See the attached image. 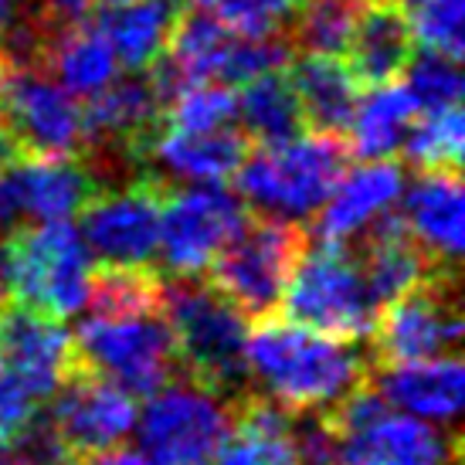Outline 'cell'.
I'll list each match as a JSON object with an SVG mask.
<instances>
[{
  "label": "cell",
  "instance_id": "obj_1",
  "mask_svg": "<svg viewBox=\"0 0 465 465\" xmlns=\"http://www.w3.org/2000/svg\"><path fill=\"white\" fill-rule=\"evenodd\" d=\"M248 371L262 394L289 411H326L367 381L371 353H361L357 340L316 333L272 312L248 333Z\"/></svg>",
  "mask_w": 465,
  "mask_h": 465
},
{
  "label": "cell",
  "instance_id": "obj_2",
  "mask_svg": "<svg viewBox=\"0 0 465 465\" xmlns=\"http://www.w3.org/2000/svg\"><path fill=\"white\" fill-rule=\"evenodd\" d=\"M163 316L181 374L224 401L248 394V320L201 275L163 279Z\"/></svg>",
  "mask_w": 465,
  "mask_h": 465
},
{
  "label": "cell",
  "instance_id": "obj_3",
  "mask_svg": "<svg viewBox=\"0 0 465 465\" xmlns=\"http://www.w3.org/2000/svg\"><path fill=\"white\" fill-rule=\"evenodd\" d=\"M350 167V146L343 136L330 133H299L275 146L248 150L234 170L238 194L255 214L282 221H306Z\"/></svg>",
  "mask_w": 465,
  "mask_h": 465
},
{
  "label": "cell",
  "instance_id": "obj_4",
  "mask_svg": "<svg viewBox=\"0 0 465 465\" xmlns=\"http://www.w3.org/2000/svg\"><path fill=\"white\" fill-rule=\"evenodd\" d=\"M4 299L52 320H68L89 302L92 255L75 224L41 221L0 242Z\"/></svg>",
  "mask_w": 465,
  "mask_h": 465
},
{
  "label": "cell",
  "instance_id": "obj_5",
  "mask_svg": "<svg viewBox=\"0 0 465 465\" xmlns=\"http://www.w3.org/2000/svg\"><path fill=\"white\" fill-rule=\"evenodd\" d=\"M310 245L302 221L248 214L221 255L207 265V282L232 302L245 320L272 316L282 302L289 275Z\"/></svg>",
  "mask_w": 465,
  "mask_h": 465
},
{
  "label": "cell",
  "instance_id": "obj_6",
  "mask_svg": "<svg viewBox=\"0 0 465 465\" xmlns=\"http://www.w3.org/2000/svg\"><path fill=\"white\" fill-rule=\"evenodd\" d=\"M285 320L336 340H367L377 306L347 242L306 245L282 292Z\"/></svg>",
  "mask_w": 465,
  "mask_h": 465
},
{
  "label": "cell",
  "instance_id": "obj_7",
  "mask_svg": "<svg viewBox=\"0 0 465 465\" xmlns=\"http://www.w3.org/2000/svg\"><path fill=\"white\" fill-rule=\"evenodd\" d=\"M82 367L109 377L133 398H150L153 391L181 374L170 323L160 310L99 316L92 312L72 336Z\"/></svg>",
  "mask_w": 465,
  "mask_h": 465
},
{
  "label": "cell",
  "instance_id": "obj_8",
  "mask_svg": "<svg viewBox=\"0 0 465 465\" xmlns=\"http://www.w3.org/2000/svg\"><path fill=\"white\" fill-rule=\"evenodd\" d=\"M455 275L459 272H435L377 312L374 330L367 336L374 367L459 353L465 323Z\"/></svg>",
  "mask_w": 465,
  "mask_h": 465
},
{
  "label": "cell",
  "instance_id": "obj_9",
  "mask_svg": "<svg viewBox=\"0 0 465 465\" xmlns=\"http://www.w3.org/2000/svg\"><path fill=\"white\" fill-rule=\"evenodd\" d=\"M232 428V401L191 377H173L150 394L140 414L143 452L153 465H207Z\"/></svg>",
  "mask_w": 465,
  "mask_h": 465
},
{
  "label": "cell",
  "instance_id": "obj_10",
  "mask_svg": "<svg viewBox=\"0 0 465 465\" xmlns=\"http://www.w3.org/2000/svg\"><path fill=\"white\" fill-rule=\"evenodd\" d=\"M170 183L143 170L133 183L119 191H99L82 207V242L99 265L143 269L153 265L160 248V211L167 201Z\"/></svg>",
  "mask_w": 465,
  "mask_h": 465
},
{
  "label": "cell",
  "instance_id": "obj_11",
  "mask_svg": "<svg viewBox=\"0 0 465 465\" xmlns=\"http://www.w3.org/2000/svg\"><path fill=\"white\" fill-rule=\"evenodd\" d=\"M242 197L218 183L167 191L160 211V248L170 275H201L248 221Z\"/></svg>",
  "mask_w": 465,
  "mask_h": 465
},
{
  "label": "cell",
  "instance_id": "obj_12",
  "mask_svg": "<svg viewBox=\"0 0 465 465\" xmlns=\"http://www.w3.org/2000/svg\"><path fill=\"white\" fill-rule=\"evenodd\" d=\"M0 119L11 126L25 156L85 153L82 109L48 72L11 65L0 78Z\"/></svg>",
  "mask_w": 465,
  "mask_h": 465
},
{
  "label": "cell",
  "instance_id": "obj_13",
  "mask_svg": "<svg viewBox=\"0 0 465 465\" xmlns=\"http://www.w3.org/2000/svg\"><path fill=\"white\" fill-rule=\"evenodd\" d=\"M48 418L58 439L65 441L68 455L82 465L92 455L109 452L126 441V435L136 428V398L109 377L75 363L52 394Z\"/></svg>",
  "mask_w": 465,
  "mask_h": 465
},
{
  "label": "cell",
  "instance_id": "obj_14",
  "mask_svg": "<svg viewBox=\"0 0 465 465\" xmlns=\"http://www.w3.org/2000/svg\"><path fill=\"white\" fill-rule=\"evenodd\" d=\"M75 363V343L62 320L25 310L11 299L0 302V371H7L41 404L52 401Z\"/></svg>",
  "mask_w": 465,
  "mask_h": 465
},
{
  "label": "cell",
  "instance_id": "obj_15",
  "mask_svg": "<svg viewBox=\"0 0 465 465\" xmlns=\"http://www.w3.org/2000/svg\"><path fill=\"white\" fill-rule=\"evenodd\" d=\"M336 465H459L462 445L455 431H439L414 414L384 408L361 425L333 435Z\"/></svg>",
  "mask_w": 465,
  "mask_h": 465
},
{
  "label": "cell",
  "instance_id": "obj_16",
  "mask_svg": "<svg viewBox=\"0 0 465 465\" xmlns=\"http://www.w3.org/2000/svg\"><path fill=\"white\" fill-rule=\"evenodd\" d=\"M401 221L435 265L459 269L465 248V204L459 170H418L401 204Z\"/></svg>",
  "mask_w": 465,
  "mask_h": 465
},
{
  "label": "cell",
  "instance_id": "obj_17",
  "mask_svg": "<svg viewBox=\"0 0 465 465\" xmlns=\"http://www.w3.org/2000/svg\"><path fill=\"white\" fill-rule=\"evenodd\" d=\"M347 68L357 85H388L414 58L411 11L401 0H361V11L350 35Z\"/></svg>",
  "mask_w": 465,
  "mask_h": 465
},
{
  "label": "cell",
  "instance_id": "obj_18",
  "mask_svg": "<svg viewBox=\"0 0 465 465\" xmlns=\"http://www.w3.org/2000/svg\"><path fill=\"white\" fill-rule=\"evenodd\" d=\"M207 465H299L296 411L262 391L232 401V428Z\"/></svg>",
  "mask_w": 465,
  "mask_h": 465
},
{
  "label": "cell",
  "instance_id": "obj_19",
  "mask_svg": "<svg viewBox=\"0 0 465 465\" xmlns=\"http://www.w3.org/2000/svg\"><path fill=\"white\" fill-rule=\"evenodd\" d=\"M371 384L388 404H398L421 421H455L465 398V371L459 353L411 363H371Z\"/></svg>",
  "mask_w": 465,
  "mask_h": 465
},
{
  "label": "cell",
  "instance_id": "obj_20",
  "mask_svg": "<svg viewBox=\"0 0 465 465\" xmlns=\"http://www.w3.org/2000/svg\"><path fill=\"white\" fill-rule=\"evenodd\" d=\"M21 218L68 221L103 191L78 156H25L7 170Z\"/></svg>",
  "mask_w": 465,
  "mask_h": 465
},
{
  "label": "cell",
  "instance_id": "obj_21",
  "mask_svg": "<svg viewBox=\"0 0 465 465\" xmlns=\"http://www.w3.org/2000/svg\"><path fill=\"white\" fill-rule=\"evenodd\" d=\"M401 191H404V173L394 160H367L363 167L347 170L333 194L326 197L316 221V238L320 242H350L353 234L371 228L381 214L394 211Z\"/></svg>",
  "mask_w": 465,
  "mask_h": 465
},
{
  "label": "cell",
  "instance_id": "obj_22",
  "mask_svg": "<svg viewBox=\"0 0 465 465\" xmlns=\"http://www.w3.org/2000/svg\"><path fill=\"white\" fill-rule=\"evenodd\" d=\"M289 82L299 99L302 119L312 133H330V136H343L353 123L357 103H361V85L347 62L340 54H310L299 52V58H289Z\"/></svg>",
  "mask_w": 465,
  "mask_h": 465
},
{
  "label": "cell",
  "instance_id": "obj_23",
  "mask_svg": "<svg viewBox=\"0 0 465 465\" xmlns=\"http://www.w3.org/2000/svg\"><path fill=\"white\" fill-rule=\"evenodd\" d=\"M252 143L238 126L214 133H177L160 126L153 143L146 146L143 160H153L156 177H183V181H204L221 183L234 177V170L242 167Z\"/></svg>",
  "mask_w": 465,
  "mask_h": 465
},
{
  "label": "cell",
  "instance_id": "obj_24",
  "mask_svg": "<svg viewBox=\"0 0 465 465\" xmlns=\"http://www.w3.org/2000/svg\"><path fill=\"white\" fill-rule=\"evenodd\" d=\"M183 7L187 0H130L116 7H99L92 14V25L109 41L119 65L146 72L167 52V41Z\"/></svg>",
  "mask_w": 465,
  "mask_h": 465
},
{
  "label": "cell",
  "instance_id": "obj_25",
  "mask_svg": "<svg viewBox=\"0 0 465 465\" xmlns=\"http://www.w3.org/2000/svg\"><path fill=\"white\" fill-rule=\"evenodd\" d=\"M35 68L48 72L68 95L92 99L95 92H103L116 78L119 62L109 48V41L99 35V27L85 17L82 25L58 31L52 45L41 52Z\"/></svg>",
  "mask_w": 465,
  "mask_h": 465
},
{
  "label": "cell",
  "instance_id": "obj_26",
  "mask_svg": "<svg viewBox=\"0 0 465 465\" xmlns=\"http://www.w3.org/2000/svg\"><path fill=\"white\" fill-rule=\"evenodd\" d=\"M234 126L252 146H275L306 130L292 82L282 68L242 85V95H234Z\"/></svg>",
  "mask_w": 465,
  "mask_h": 465
},
{
  "label": "cell",
  "instance_id": "obj_27",
  "mask_svg": "<svg viewBox=\"0 0 465 465\" xmlns=\"http://www.w3.org/2000/svg\"><path fill=\"white\" fill-rule=\"evenodd\" d=\"M418 119V105L404 85H377L367 99L357 103L353 123L347 130L350 156L361 160H388L401 150V143Z\"/></svg>",
  "mask_w": 465,
  "mask_h": 465
},
{
  "label": "cell",
  "instance_id": "obj_28",
  "mask_svg": "<svg viewBox=\"0 0 465 465\" xmlns=\"http://www.w3.org/2000/svg\"><path fill=\"white\" fill-rule=\"evenodd\" d=\"M361 0H299L285 38L296 52L343 54L353 35Z\"/></svg>",
  "mask_w": 465,
  "mask_h": 465
},
{
  "label": "cell",
  "instance_id": "obj_29",
  "mask_svg": "<svg viewBox=\"0 0 465 465\" xmlns=\"http://www.w3.org/2000/svg\"><path fill=\"white\" fill-rule=\"evenodd\" d=\"M462 143L465 123L462 109H441V113H425V119H414L401 153L411 160L414 170H459L462 167Z\"/></svg>",
  "mask_w": 465,
  "mask_h": 465
},
{
  "label": "cell",
  "instance_id": "obj_30",
  "mask_svg": "<svg viewBox=\"0 0 465 465\" xmlns=\"http://www.w3.org/2000/svg\"><path fill=\"white\" fill-rule=\"evenodd\" d=\"M163 126L177 133H214L234 126V92L207 82L177 92L163 109Z\"/></svg>",
  "mask_w": 465,
  "mask_h": 465
},
{
  "label": "cell",
  "instance_id": "obj_31",
  "mask_svg": "<svg viewBox=\"0 0 465 465\" xmlns=\"http://www.w3.org/2000/svg\"><path fill=\"white\" fill-rule=\"evenodd\" d=\"M191 7L211 14L218 25L242 38L285 35L299 0H187Z\"/></svg>",
  "mask_w": 465,
  "mask_h": 465
},
{
  "label": "cell",
  "instance_id": "obj_32",
  "mask_svg": "<svg viewBox=\"0 0 465 465\" xmlns=\"http://www.w3.org/2000/svg\"><path fill=\"white\" fill-rule=\"evenodd\" d=\"M408 95L414 99L418 113H441L452 109L462 99V72L459 62L439 52H421L408 62Z\"/></svg>",
  "mask_w": 465,
  "mask_h": 465
},
{
  "label": "cell",
  "instance_id": "obj_33",
  "mask_svg": "<svg viewBox=\"0 0 465 465\" xmlns=\"http://www.w3.org/2000/svg\"><path fill=\"white\" fill-rule=\"evenodd\" d=\"M411 31L428 52L449 54L459 62L465 52V0H418Z\"/></svg>",
  "mask_w": 465,
  "mask_h": 465
},
{
  "label": "cell",
  "instance_id": "obj_34",
  "mask_svg": "<svg viewBox=\"0 0 465 465\" xmlns=\"http://www.w3.org/2000/svg\"><path fill=\"white\" fill-rule=\"evenodd\" d=\"M21 4L54 35L72 25H82L92 14V0H21Z\"/></svg>",
  "mask_w": 465,
  "mask_h": 465
},
{
  "label": "cell",
  "instance_id": "obj_35",
  "mask_svg": "<svg viewBox=\"0 0 465 465\" xmlns=\"http://www.w3.org/2000/svg\"><path fill=\"white\" fill-rule=\"evenodd\" d=\"M82 465H153L146 452H133V449H109V452H99L85 459Z\"/></svg>",
  "mask_w": 465,
  "mask_h": 465
},
{
  "label": "cell",
  "instance_id": "obj_36",
  "mask_svg": "<svg viewBox=\"0 0 465 465\" xmlns=\"http://www.w3.org/2000/svg\"><path fill=\"white\" fill-rule=\"evenodd\" d=\"M21 160H25L21 143H17V136L11 133V126L0 119V173H4V170H11L14 163H21Z\"/></svg>",
  "mask_w": 465,
  "mask_h": 465
},
{
  "label": "cell",
  "instance_id": "obj_37",
  "mask_svg": "<svg viewBox=\"0 0 465 465\" xmlns=\"http://www.w3.org/2000/svg\"><path fill=\"white\" fill-rule=\"evenodd\" d=\"M14 14H17V0H0V52H4V41L14 27Z\"/></svg>",
  "mask_w": 465,
  "mask_h": 465
},
{
  "label": "cell",
  "instance_id": "obj_38",
  "mask_svg": "<svg viewBox=\"0 0 465 465\" xmlns=\"http://www.w3.org/2000/svg\"><path fill=\"white\" fill-rule=\"evenodd\" d=\"M0 465H25V462H21L7 445H0Z\"/></svg>",
  "mask_w": 465,
  "mask_h": 465
},
{
  "label": "cell",
  "instance_id": "obj_39",
  "mask_svg": "<svg viewBox=\"0 0 465 465\" xmlns=\"http://www.w3.org/2000/svg\"><path fill=\"white\" fill-rule=\"evenodd\" d=\"M103 7H116V4H130V0H99Z\"/></svg>",
  "mask_w": 465,
  "mask_h": 465
},
{
  "label": "cell",
  "instance_id": "obj_40",
  "mask_svg": "<svg viewBox=\"0 0 465 465\" xmlns=\"http://www.w3.org/2000/svg\"><path fill=\"white\" fill-rule=\"evenodd\" d=\"M7 68H11V62H7L4 54H0V78H4V72H7Z\"/></svg>",
  "mask_w": 465,
  "mask_h": 465
},
{
  "label": "cell",
  "instance_id": "obj_41",
  "mask_svg": "<svg viewBox=\"0 0 465 465\" xmlns=\"http://www.w3.org/2000/svg\"><path fill=\"white\" fill-rule=\"evenodd\" d=\"M401 4H404V7H411V4H418V0H401Z\"/></svg>",
  "mask_w": 465,
  "mask_h": 465
},
{
  "label": "cell",
  "instance_id": "obj_42",
  "mask_svg": "<svg viewBox=\"0 0 465 465\" xmlns=\"http://www.w3.org/2000/svg\"><path fill=\"white\" fill-rule=\"evenodd\" d=\"M0 302H4V279H0Z\"/></svg>",
  "mask_w": 465,
  "mask_h": 465
}]
</instances>
